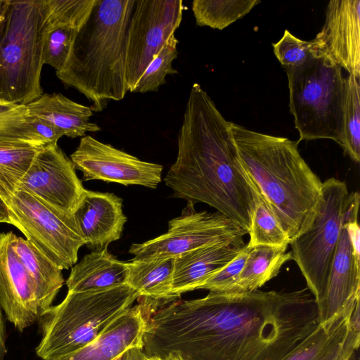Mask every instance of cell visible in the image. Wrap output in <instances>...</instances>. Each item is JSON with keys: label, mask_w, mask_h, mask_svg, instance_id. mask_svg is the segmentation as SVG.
<instances>
[{"label": "cell", "mask_w": 360, "mask_h": 360, "mask_svg": "<svg viewBox=\"0 0 360 360\" xmlns=\"http://www.w3.org/2000/svg\"><path fill=\"white\" fill-rule=\"evenodd\" d=\"M319 324L307 288L214 292L178 301L147 320L143 350L184 360H283Z\"/></svg>", "instance_id": "obj_1"}, {"label": "cell", "mask_w": 360, "mask_h": 360, "mask_svg": "<svg viewBox=\"0 0 360 360\" xmlns=\"http://www.w3.org/2000/svg\"><path fill=\"white\" fill-rule=\"evenodd\" d=\"M177 156L164 181L174 198L203 202L248 234L254 207L250 179L239 158L231 122L198 83L191 89L178 134Z\"/></svg>", "instance_id": "obj_2"}, {"label": "cell", "mask_w": 360, "mask_h": 360, "mask_svg": "<svg viewBox=\"0 0 360 360\" xmlns=\"http://www.w3.org/2000/svg\"><path fill=\"white\" fill-rule=\"evenodd\" d=\"M231 129L246 174L291 242L311 224L321 200L323 182L301 156L298 141L233 122Z\"/></svg>", "instance_id": "obj_3"}, {"label": "cell", "mask_w": 360, "mask_h": 360, "mask_svg": "<svg viewBox=\"0 0 360 360\" xmlns=\"http://www.w3.org/2000/svg\"><path fill=\"white\" fill-rule=\"evenodd\" d=\"M135 0H96L56 76L77 90L101 112L122 100L126 83V35Z\"/></svg>", "instance_id": "obj_4"}, {"label": "cell", "mask_w": 360, "mask_h": 360, "mask_svg": "<svg viewBox=\"0 0 360 360\" xmlns=\"http://www.w3.org/2000/svg\"><path fill=\"white\" fill-rule=\"evenodd\" d=\"M139 297L127 283L97 291L68 292L59 304L39 316L42 336L37 355L43 360H56L84 347Z\"/></svg>", "instance_id": "obj_5"}, {"label": "cell", "mask_w": 360, "mask_h": 360, "mask_svg": "<svg viewBox=\"0 0 360 360\" xmlns=\"http://www.w3.org/2000/svg\"><path fill=\"white\" fill-rule=\"evenodd\" d=\"M44 0H8L0 30V101L27 105L42 95Z\"/></svg>", "instance_id": "obj_6"}, {"label": "cell", "mask_w": 360, "mask_h": 360, "mask_svg": "<svg viewBox=\"0 0 360 360\" xmlns=\"http://www.w3.org/2000/svg\"><path fill=\"white\" fill-rule=\"evenodd\" d=\"M285 72L298 142L331 139L341 146L345 82L342 68L316 55Z\"/></svg>", "instance_id": "obj_7"}, {"label": "cell", "mask_w": 360, "mask_h": 360, "mask_svg": "<svg viewBox=\"0 0 360 360\" xmlns=\"http://www.w3.org/2000/svg\"><path fill=\"white\" fill-rule=\"evenodd\" d=\"M358 192L334 177L323 182L321 200L309 229L290 243L292 260L316 304L321 300L343 225L358 219Z\"/></svg>", "instance_id": "obj_8"}, {"label": "cell", "mask_w": 360, "mask_h": 360, "mask_svg": "<svg viewBox=\"0 0 360 360\" xmlns=\"http://www.w3.org/2000/svg\"><path fill=\"white\" fill-rule=\"evenodd\" d=\"M11 224L18 229L43 255L61 269L77 262L85 245L74 217L63 215L22 189L6 201Z\"/></svg>", "instance_id": "obj_9"}, {"label": "cell", "mask_w": 360, "mask_h": 360, "mask_svg": "<svg viewBox=\"0 0 360 360\" xmlns=\"http://www.w3.org/2000/svg\"><path fill=\"white\" fill-rule=\"evenodd\" d=\"M247 232L219 212H196L188 202L181 214L171 219L166 233L142 243H134L129 252L134 259L176 257L197 248L222 242L243 240Z\"/></svg>", "instance_id": "obj_10"}, {"label": "cell", "mask_w": 360, "mask_h": 360, "mask_svg": "<svg viewBox=\"0 0 360 360\" xmlns=\"http://www.w3.org/2000/svg\"><path fill=\"white\" fill-rule=\"evenodd\" d=\"M181 0H135L126 35V83L133 93L153 58L179 28Z\"/></svg>", "instance_id": "obj_11"}, {"label": "cell", "mask_w": 360, "mask_h": 360, "mask_svg": "<svg viewBox=\"0 0 360 360\" xmlns=\"http://www.w3.org/2000/svg\"><path fill=\"white\" fill-rule=\"evenodd\" d=\"M75 169L58 144L46 146L34 158L17 190L25 191L58 212L73 217L86 190Z\"/></svg>", "instance_id": "obj_12"}, {"label": "cell", "mask_w": 360, "mask_h": 360, "mask_svg": "<svg viewBox=\"0 0 360 360\" xmlns=\"http://www.w3.org/2000/svg\"><path fill=\"white\" fill-rule=\"evenodd\" d=\"M83 180H102L156 188L162 181V165L143 161L89 135L81 138L70 155Z\"/></svg>", "instance_id": "obj_13"}, {"label": "cell", "mask_w": 360, "mask_h": 360, "mask_svg": "<svg viewBox=\"0 0 360 360\" xmlns=\"http://www.w3.org/2000/svg\"><path fill=\"white\" fill-rule=\"evenodd\" d=\"M311 41L317 55L327 58L359 79L360 1H330L322 30Z\"/></svg>", "instance_id": "obj_14"}, {"label": "cell", "mask_w": 360, "mask_h": 360, "mask_svg": "<svg viewBox=\"0 0 360 360\" xmlns=\"http://www.w3.org/2000/svg\"><path fill=\"white\" fill-rule=\"evenodd\" d=\"M11 231L0 233V307L20 332L39 319L34 284L11 244Z\"/></svg>", "instance_id": "obj_15"}, {"label": "cell", "mask_w": 360, "mask_h": 360, "mask_svg": "<svg viewBox=\"0 0 360 360\" xmlns=\"http://www.w3.org/2000/svg\"><path fill=\"white\" fill-rule=\"evenodd\" d=\"M345 224L340 231L323 296L317 304L319 323L359 302L360 257L354 252Z\"/></svg>", "instance_id": "obj_16"}, {"label": "cell", "mask_w": 360, "mask_h": 360, "mask_svg": "<svg viewBox=\"0 0 360 360\" xmlns=\"http://www.w3.org/2000/svg\"><path fill=\"white\" fill-rule=\"evenodd\" d=\"M145 303L131 307L117 318L94 340L56 360H117L128 349H143V338L148 315Z\"/></svg>", "instance_id": "obj_17"}, {"label": "cell", "mask_w": 360, "mask_h": 360, "mask_svg": "<svg viewBox=\"0 0 360 360\" xmlns=\"http://www.w3.org/2000/svg\"><path fill=\"white\" fill-rule=\"evenodd\" d=\"M73 217L85 245L93 250L108 248L119 240L127 220L120 197L88 190Z\"/></svg>", "instance_id": "obj_18"}, {"label": "cell", "mask_w": 360, "mask_h": 360, "mask_svg": "<svg viewBox=\"0 0 360 360\" xmlns=\"http://www.w3.org/2000/svg\"><path fill=\"white\" fill-rule=\"evenodd\" d=\"M359 304L319 323L283 360H342L352 358L360 343V330L351 323L352 314Z\"/></svg>", "instance_id": "obj_19"}, {"label": "cell", "mask_w": 360, "mask_h": 360, "mask_svg": "<svg viewBox=\"0 0 360 360\" xmlns=\"http://www.w3.org/2000/svg\"><path fill=\"white\" fill-rule=\"evenodd\" d=\"M244 245L243 240L218 243L175 257L172 283L175 299L182 293L200 289L209 277L230 262Z\"/></svg>", "instance_id": "obj_20"}, {"label": "cell", "mask_w": 360, "mask_h": 360, "mask_svg": "<svg viewBox=\"0 0 360 360\" xmlns=\"http://www.w3.org/2000/svg\"><path fill=\"white\" fill-rule=\"evenodd\" d=\"M25 105L30 115L46 121L63 136L83 137L86 132L101 130L98 124L90 121L94 113L90 106L76 103L59 93L42 94Z\"/></svg>", "instance_id": "obj_21"}, {"label": "cell", "mask_w": 360, "mask_h": 360, "mask_svg": "<svg viewBox=\"0 0 360 360\" xmlns=\"http://www.w3.org/2000/svg\"><path fill=\"white\" fill-rule=\"evenodd\" d=\"M127 262L118 260L108 248L86 255L72 269L66 285L68 292L102 290L127 283Z\"/></svg>", "instance_id": "obj_22"}, {"label": "cell", "mask_w": 360, "mask_h": 360, "mask_svg": "<svg viewBox=\"0 0 360 360\" xmlns=\"http://www.w3.org/2000/svg\"><path fill=\"white\" fill-rule=\"evenodd\" d=\"M175 257L136 260L128 264L127 283L139 295V298L155 310L175 300L172 294Z\"/></svg>", "instance_id": "obj_23"}, {"label": "cell", "mask_w": 360, "mask_h": 360, "mask_svg": "<svg viewBox=\"0 0 360 360\" xmlns=\"http://www.w3.org/2000/svg\"><path fill=\"white\" fill-rule=\"evenodd\" d=\"M11 244L34 287L39 316L51 304L64 283L62 270L26 239L11 233Z\"/></svg>", "instance_id": "obj_24"}, {"label": "cell", "mask_w": 360, "mask_h": 360, "mask_svg": "<svg viewBox=\"0 0 360 360\" xmlns=\"http://www.w3.org/2000/svg\"><path fill=\"white\" fill-rule=\"evenodd\" d=\"M287 248L269 245L250 248L245 264L230 292L257 290L276 277L283 265L292 260Z\"/></svg>", "instance_id": "obj_25"}, {"label": "cell", "mask_w": 360, "mask_h": 360, "mask_svg": "<svg viewBox=\"0 0 360 360\" xmlns=\"http://www.w3.org/2000/svg\"><path fill=\"white\" fill-rule=\"evenodd\" d=\"M250 181L254 207L248 233L250 240L247 244L250 248L257 245L288 248L290 243L288 234L258 188L250 179Z\"/></svg>", "instance_id": "obj_26"}, {"label": "cell", "mask_w": 360, "mask_h": 360, "mask_svg": "<svg viewBox=\"0 0 360 360\" xmlns=\"http://www.w3.org/2000/svg\"><path fill=\"white\" fill-rule=\"evenodd\" d=\"M259 0H194L192 11L196 25L224 30L247 15Z\"/></svg>", "instance_id": "obj_27"}, {"label": "cell", "mask_w": 360, "mask_h": 360, "mask_svg": "<svg viewBox=\"0 0 360 360\" xmlns=\"http://www.w3.org/2000/svg\"><path fill=\"white\" fill-rule=\"evenodd\" d=\"M44 147L0 146V197L5 202L17 190L20 180Z\"/></svg>", "instance_id": "obj_28"}, {"label": "cell", "mask_w": 360, "mask_h": 360, "mask_svg": "<svg viewBox=\"0 0 360 360\" xmlns=\"http://www.w3.org/2000/svg\"><path fill=\"white\" fill-rule=\"evenodd\" d=\"M0 146H48L30 123L26 105L0 104Z\"/></svg>", "instance_id": "obj_29"}, {"label": "cell", "mask_w": 360, "mask_h": 360, "mask_svg": "<svg viewBox=\"0 0 360 360\" xmlns=\"http://www.w3.org/2000/svg\"><path fill=\"white\" fill-rule=\"evenodd\" d=\"M360 87L359 79L349 74L345 78L341 146L355 162L360 161Z\"/></svg>", "instance_id": "obj_30"}, {"label": "cell", "mask_w": 360, "mask_h": 360, "mask_svg": "<svg viewBox=\"0 0 360 360\" xmlns=\"http://www.w3.org/2000/svg\"><path fill=\"white\" fill-rule=\"evenodd\" d=\"M179 44L175 35H172L143 73L133 93L157 91L166 83V77L178 74L173 61L177 58Z\"/></svg>", "instance_id": "obj_31"}, {"label": "cell", "mask_w": 360, "mask_h": 360, "mask_svg": "<svg viewBox=\"0 0 360 360\" xmlns=\"http://www.w3.org/2000/svg\"><path fill=\"white\" fill-rule=\"evenodd\" d=\"M82 27L69 24L44 25L42 58L44 65L59 71L65 63L73 41Z\"/></svg>", "instance_id": "obj_32"}, {"label": "cell", "mask_w": 360, "mask_h": 360, "mask_svg": "<svg viewBox=\"0 0 360 360\" xmlns=\"http://www.w3.org/2000/svg\"><path fill=\"white\" fill-rule=\"evenodd\" d=\"M273 50L285 70L297 68L317 55L311 41L300 39L288 30L278 42L273 44Z\"/></svg>", "instance_id": "obj_33"}, {"label": "cell", "mask_w": 360, "mask_h": 360, "mask_svg": "<svg viewBox=\"0 0 360 360\" xmlns=\"http://www.w3.org/2000/svg\"><path fill=\"white\" fill-rule=\"evenodd\" d=\"M249 250L248 245L245 244L238 255L209 277L200 289L214 292H230L245 264Z\"/></svg>", "instance_id": "obj_34"}, {"label": "cell", "mask_w": 360, "mask_h": 360, "mask_svg": "<svg viewBox=\"0 0 360 360\" xmlns=\"http://www.w3.org/2000/svg\"><path fill=\"white\" fill-rule=\"evenodd\" d=\"M30 123L36 134L48 145L58 144V141L63 136V135L50 124L30 115Z\"/></svg>", "instance_id": "obj_35"}, {"label": "cell", "mask_w": 360, "mask_h": 360, "mask_svg": "<svg viewBox=\"0 0 360 360\" xmlns=\"http://www.w3.org/2000/svg\"><path fill=\"white\" fill-rule=\"evenodd\" d=\"M148 356L143 349L133 347L125 352L119 360H147Z\"/></svg>", "instance_id": "obj_36"}, {"label": "cell", "mask_w": 360, "mask_h": 360, "mask_svg": "<svg viewBox=\"0 0 360 360\" xmlns=\"http://www.w3.org/2000/svg\"><path fill=\"white\" fill-rule=\"evenodd\" d=\"M6 330L1 308L0 307V360H4L6 354L7 349L6 346Z\"/></svg>", "instance_id": "obj_37"}, {"label": "cell", "mask_w": 360, "mask_h": 360, "mask_svg": "<svg viewBox=\"0 0 360 360\" xmlns=\"http://www.w3.org/2000/svg\"><path fill=\"white\" fill-rule=\"evenodd\" d=\"M0 223L11 224V218L6 202L0 197Z\"/></svg>", "instance_id": "obj_38"}, {"label": "cell", "mask_w": 360, "mask_h": 360, "mask_svg": "<svg viewBox=\"0 0 360 360\" xmlns=\"http://www.w3.org/2000/svg\"><path fill=\"white\" fill-rule=\"evenodd\" d=\"M8 6V0H0V30L6 17Z\"/></svg>", "instance_id": "obj_39"}, {"label": "cell", "mask_w": 360, "mask_h": 360, "mask_svg": "<svg viewBox=\"0 0 360 360\" xmlns=\"http://www.w3.org/2000/svg\"><path fill=\"white\" fill-rule=\"evenodd\" d=\"M162 360H184L177 352H171L162 358Z\"/></svg>", "instance_id": "obj_40"}, {"label": "cell", "mask_w": 360, "mask_h": 360, "mask_svg": "<svg viewBox=\"0 0 360 360\" xmlns=\"http://www.w3.org/2000/svg\"><path fill=\"white\" fill-rule=\"evenodd\" d=\"M147 360H162V359L158 356H148Z\"/></svg>", "instance_id": "obj_41"}, {"label": "cell", "mask_w": 360, "mask_h": 360, "mask_svg": "<svg viewBox=\"0 0 360 360\" xmlns=\"http://www.w3.org/2000/svg\"><path fill=\"white\" fill-rule=\"evenodd\" d=\"M349 359H351V358H346V359H344L342 360H349Z\"/></svg>", "instance_id": "obj_42"}, {"label": "cell", "mask_w": 360, "mask_h": 360, "mask_svg": "<svg viewBox=\"0 0 360 360\" xmlns=\"http://www.w3.org/2000/svg\"><path fill=\"white\" fill-rule=\"evenodd\" d=\"M0 104H4V103H2L0 101Z\"/></svg>", "instance_id": "obj_43"}, {"label": "cell", "mask_w": 360, "mask_h": 360, "mask_svg": "<svg viewBox=\"0 0 360 360\" xmlns=\"http://www.w3.org/2000/svg\"><path fill=\"white\" fill-rule=\"evenodd\" d=\"M120 358H119V359H120ZM119 359H117V360H119Z\"/></svg>", "instance_id": "obj_44"}, {"label": "cell", "mask_w": 360, "mask_h": 360, "mask_svg": "<svg viewBox=\"0 0 360 360\" xmlns=\"http://www.w3.org/2000/svg\"><path fill=\"white\" fill-rule=\"evenodd\" d=\"M349 360H351V359H349Z\"/></svg>", "instance_id": "obj_45"}]
</instances>
